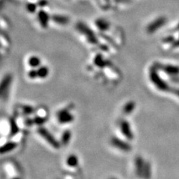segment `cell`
<instances>
[{
    "label": "cell",
    "instance_id": "5b68a950",
    "mask_svg": "<svg viewBox=\"0 0 179 179\" xmlns=\"http://www.w3.org/2000/svg\"><path fill=\"white\" fill-rule=\"evenodd\" d=\"M36 16H37V20L40 26L43 29L48 28L51 23V14L43 8H39Z\"/></svg>",
    "mask_w": 179,
    "mask_h": 179
},
{
    "label": "cell",
    "instance_id": "484cf974",
    "mask_svg": "<svg viewBox=\"0 0 179 179\" xmlns=\"http://www.w3.org/2000/svg\"><path fill=\"white\" fill-rule=\"evenodd\" d=\"M12 179H21V178H18V177H16V178H12Z\"/></svg>",
    "mask_w": 179,
    "mask_h": 179
},
{
    "label": "cell",
    "instance_id": "7c38bea8",
    "mask_svg": "<svg viewBox=\"0 0 179 179\" xmlns=\"http://www.w3.org/2000/svg\"><path fill=\"white\" fill-rule=\"evenodd\" d=\"M146 161L141 156H137L134 159V172L137 176L142 177Z\"/></svg>",
    "mask_w": 179,
    "mask_h": 179
},
{
    "label": "cell",
    "instance_id": "4316f807",
    "mask_svg": "<svg viewBox=\"0 0 179 179\" xmlns=\"http://www.w3.org/2000/svg\"><path fill=\"white\" fill-rule=\"evenodd\" d=\"M109 179H117V178H113V177H112V178H110Z\"/></svg>",
    "mask_w": 179,
    "mask_h": 179
},
{
    "label": "cell",
    "instance_id": "e0dca14e",
    "mask_svg": "<svg viewBox=\"0 0 179 179\" xmlns=\"http://www.w3.org/2000/svg\"><path fill=\"white\" fill-rule=\"evenodd\" d=\"M66 164L69 167L75 168L78 167V164H79V160L78 158L76 155L71 154L67 157V160H66Z\"/></svg>",
    "mask_w": 179,
    "mask_h": 179
},
{
    "label": "cell",
    "instance_id": "52a82bcc",
    "mask_svg": "<svg viewBox=\"0 0 179 179\" xmlns=\"http://www.w3.org/2000/svg\"><path fill=\"white\" fill-rule=\"evenodd\" d=\"M166 22H167V19L164 16H160V17L156 18L153 21H151L150 23L147 25L146 30L148 34H154L155 32H156L158 29L164 26L165 25Z\"/></svg>",
    "mask_w": 179,
    "mask_h": 179
},
{
    "label": "cell",
    "instance_id": "4fadbf2b",
    "mask_svg": "<svg viewBox=\"0 0 179 179\" xmlns=\"http://www.w3.org/2000/svg\"><path fill=\"white\" fill-rule=\"evenodd\" d=\"M94 63L96 67H97L98 68L100 69H103L105 68V67H107V66H108L107 62L105 61L103 55H102V54H100V53H98V54L95 55L94 58Z\"/></svg>",
    "mask_w": 179,
    "mask_h": 179
},
{
    "label": "cell",
    "instance_id": "d4e9b609",
    "mask_svg": "<svg viewBox=\"0 0 179 179\" xmlns=\"http://www.w3.org/2000/svg\"><path fill=\"white\" fill-rule=\"evenodd\" d=\"M25 124L28 127L32 126V125L34 124V120H33V119H31V118H27L26 120H25Z\"/></svg>",
    "mask_w": 179,
    "mask_h": 179
},
{
    "label": "cell",
    "instance_id": "8fae6325",
    "mask_svg": "<svg viewBox=\"0 0 179 179\" xmlns=\"http://www.w3.org/2000/svg\"><path fill=\"white\" fill-rule=\"evenodd\" d=\"M13 81V77L11 74H7L4 76L1 81V87H0V90H1L2 97H4L5 95H7L9 87H10L11 84Z\"/></svg>",
    "mask_w": 179,
    "mask_h": 179
},
{
    "label": "cell",
    "instance_id": "5bb4252c",
    "mask_svg": "<svg viewBox=\"0 0 179 179\" xmlns=\"http://www.w3.org/2000/svg\"><path fill=\"white\" fill-rule=\"evenodd\" d=\"M136 108V103L134 101H129L122 107V113L125 115H130Z\"/></svg>",
    "mask_w": 179,
    "mask_h": 179
},
{
    "label": "cell",
    "instance_id": "d6986e66",
    "mask_svg": "<svg viewBox=\"0 0 179 179\" xmlns=\"http://www.w3.org/2000/svg\"><path fill=\"white\" fill-rule=\"evenodd\" d=\"M20 131V128L14 119H10V137L15 136Z\"/></svg>",
    "mask_w": 179,
    "mask_h": 179
},
{
    "label": "cell",
    "instance_id": "7a4b0ae2",
    "mask_svg": "<svg viewBox=\"0 0 179 179\" xmlns=\"http://www.w3.org/2000/svg\"><path fill=\"white\" fill-rule=\"evenodd\" d=\"M37 131L38 134H39L43 140L48 142L49 145H50L52 148L58 149L61 147V143H60V142L58 141L57 139L51 134L50 131H49L48 129H46V128L43 126H39Z\"/></svg>",
    "mask_w": 179,
    "mask_h": 179
},
{
    "label": "cell",
    "instance_id": "8992f818",
    "mask_svg": "<svg viewBox=\"0 0 179 179\" xmlns=\"http://www.w3.org/2000/svg\"><path fill=\"white\" fill-rule=\"evenodd\" d=\"M149 78H150L151 81L152 82L153 85L155 87H157V88L160 90L164 91L167 90L168 89V87L167 84L164 82L161 78H160L159 75L157 72V69L155 67H152L150 69V72H149Z\"/></svg>",
    "mask_w": 179,
    "mask_h": 179
},
{
    "label": "cell",
    "instance_id": "9c48e42d",
    "mask_svg": "<svg viewBox=\"0 0 179 179\" xmlns=\"http://www.w3.org/2000/svg\"><path fill=\"white\" fill-rule=\"evenodd\" d=\"M69 17L68 16L61 14H51V23L58 26H66L69 24Z\"/></svg>",
    "mask_w": 179,
    "mask_h": 179
},
{
    "label": "cell",
    "instance_id": "ffe728a7",
    "mask_svg": "<svg viewBox=\"0 0 179 179\" xmlns=\"http://www.w3.org/2000/svg\"><path fill=\"white\" fill-rule=\"evenodd\" d=\"M37 73H38V78H46L47 77V76H49V69L48 67H46V66H41V67H39L38 68H37Z\"/></svg>",
    "mask_w": 179,
    "mask_h": 179
},
{
    "label": "cell",
    "instance_id": "3957f363",
    "mask_svg": "<svg viewBox=\"0 0 179 179\" xmlns=\"http://www.w3.org/2000/svg\"><path fill=\"white\" fill-rule=\"evenodd\" d=\"M73 105H69L58 111V121L61 124H68L73 122L74 116L71 114V111L73 109Z\"/></svg>",
    "mask_w": 179,
    "mask_h": 179
},
{
    "label": "cell",
    "instance_id": "ba28073f",
    "mask_svg": "<svg viewBox=\"0 0 179 179\" xmlns=\"http://www.w3.org/2000/svg\"><path fill=\"white\" fill-rule=\"evenodd\" d=\"M111 144L114 147L116 148L119 150L124 151V152H129L132 149V147H131V146L129 142L122 140V139L116 138V137L111 138Z\"/></svg>",
    "mask_w": 179,
    "mask_h": 179
},
{
    "label": "cell",
    "instance_id": "ac0fdd59",
    "mask_svg": "<svg viewBox=\"0 0 179 179\" xmlns=\"http://www.w3.org/2000/svg\"><path fill=\"white\" fill-rule=\"evenodd\" d=\"M71 138H72V132L69 129L63 131V134L61 136V143L63 146H67L69 144V142H70Z\"/></svg>",
    "mask_w": 179,
    "mask_h": 179
},
{
    "label": "cell",
    "instance_id": "44dd1931",
    "mask_svg": "<svg viewBox=\"0 0 179 179\" xmlns=\"http://www.w3.org/2000/svg\"><path fill=\"white\" fill-rule=\"evenodd\" d=\"M151 175V167L149 162H146L144 167L143 172H142V178L144 179H150Z\"/></svg>",
    "mask_w": 179,
    "mask_h": 179
},
{
    "label": "cell",
    "instance_id": "30bf717a",
    "mask_svg": "<svg viewBox=\"0 0 179 179\" xmlns=\"http://www.w3.org/2000/svg\"><path fill=\"white\" fill-rule=\"evenodd\" d=\"M120 130H121L122 134L123 136L127 139L128 140H134V134L131 130V128L129 122L127 120H122L120 122Z\"/></svg>",
    "mask_w": 179,
    "mask_h": 179
},
{
    "label": "cell",
    "instance_id": "cb8c5ba5",
    "mask_svg": "<svg viewBox=\"0 0 179 179\" xmlns=\"http://www.w3.org/2000/svg\"><path fill=\"white\" fill-rule=\"evenodd\" d=\"M28 77L30 78V79H36V78H38V73H37V69L32 68V69L28 72Z\"/></svg>",
    "mask_w": 179,
    "mask_h": 179
},
{
    "label": "cell",
    "instance_id": "603a6c76",
    "mask_svg": "<svg viewBox=\"0 0 179 179\" xmlns=\"http://www.w3.org/2000/svg\"><path fill=\"white\" fill-rule=\"evenodd\" d=\"M34 123L35 124V125H38V126H42V125H43V124L46 123V122L47 121V119L46 117H43V116H35L34 119Z\"/></svg>",
    "mask_w": 179,
    "mask_h": 179
},
{
    "label": "cell",
    "instance_id": "7402d4cb",
    "mask_svg": "<svg viewBox=\"0 0 179 179\" xmlns=\"http://www.w3.org/2000/svg\"><path fill=\"white\" fill-rule=\"evenodd\" d=\"M22 112L24 115L29 116L34 112V107L30 105H23L20 106Z\"/></svg>",
    "mask_w": 179,
    "mask_h": 179
},
{
    "label": "cell",
    "instance_id": "6da1fadb",
    "mask_svg": "<svg viewBox=\"0 0 179 179\" xmlns=\"http://www.w3.org/2000/svg\"><path fill=\"white\" fill-rule=\"evenodd\" d=\"M76 30L90 45L96 46L99 44V39L96 33L86 23L78 22L76 25Z\"/></svg>",
    "mask_w": 179,
    "mask_h": 179
},
{
    "label": "cell",
    "instance_id": "2e32d148",
    "mask_svg": "<svg viewBox=\"0 0 179 179\" xmlns=\"http://www.w3.org/2000/svg\"><path fill=\"white\" fill-rule=\"evenodd\" d=\"M28 65L31 68L37 69L41 66V60L37 55H32L28 59Z\"/></svg>",
    "mask_w": 179,
    "mask_h": 179
},
{
    "label": "cell",
    "instance_id": "277c9868",
    "mask_svg": "<svg viewBox=\"0 0 179 179\" xmlns=\"http://www.w3.org/2000/svg\"><path fill=\"white\" fill-rule=\"evenodd\" d=\"M94 25L96 31L100 34H107L114 28L112 24L107 20L103 17H98L94 20Z\"/></svg>",
    "mask_w": 179,
    "mask_h": 179
},
{
    "label": "cell",
    "instance_id": "9a60e30c",
    "mask_svg": "<svg viewBox=\"0 0 179 179\" xmlns=\"http://www.w3.org/2000/svg\"><path fill=\"white\" fill-rule=\"evenodd\" d=\"M17 146V144L14 142H8L6 143H5L4 145L2 146L1 149H0V152L2 155L6 154V153L12 151L13 150L16 149Z\"/></svg>",
    "mask_w": 179,
    "mask_h": 179
}]
</instances>
